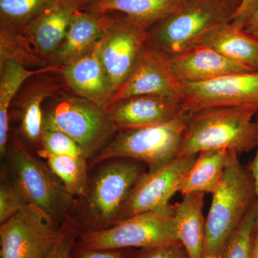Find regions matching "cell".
I'll return each mask as SVG.
<instances>
[{
    "label": "cell",
    "mask_w": 258,
    "mask_h": 258,
    "mask_svg": "<svg viewBox=\"0 0 258 258\" xmlns=\"http://www.w3.org/2000/svg\"><path fill=\"white\" fill-rule=\"evenodd\" d=\"M237 1H239L240 3H241V0H237Z\"/></svg>",
    "instance_id": "f35d334b"
},
{
    "label": "cell",
    "mask_w": 258,
    "mask_h": 258,
    "mask_svg": "<svg viewBox=\"0 0 258 258\" xmlns=\"http://www.w3.org/2000/svg\"><path fill=\"white\" fill-rule=\"evenodd\" d=\"M5 168H2L0 181V223H4L27 205Z\"/></svg>",
    "instance_id": "f546056e"
},
{
    "label": "cell",
    "mask_w": 258,
    "mask_h": 258,
    "mask_svg": "<svg viewBox=\"0 0 258 258\" xmlns=\"http://www.w3.org/2000/svg\"><path fill=\"white\" fill-rule=\"evenodd\" d=\"M58 0H0V24L22 28Z\"/></svg>",
    "instance_id": "4316f807"
},
{
    "label": "cell",
    "mask_w": 258,
    "mask_h": 258,
    "mask_svg": "<svg viewBox=\"0 0 258 258\" xmlns=\"http://www.w3.org/2000/svg\"><path fill=\"white\" fill-rule=\"evenodd\" d=\"M79 7L80 10H85L98 2V0H72Z\"/></svg>",
    "instance_id": "8d00e7d4"
},
{
    "label": "cell",
    "mask_w": 258,
    "mask_h": 258,
    "mask_svg": "<svg viewBox=\"0 0 258 258\" xmlns=\"http://www.w3.org/2000/svg\"><path fill=\"white\" fill-rule=\"evenodd\" d=\"M60 66L30 69L14 61L0 66V154L5 157L10 134V108L24 84L36 75L59 73Z\"/></svg>",
    "instance_id": "603a6c76"
},
{
    "label": "cell",
    "mask_w": 258,
    "mask_h": 258,
    "mask_svg": "<svg viewBox=\"0 0 258 258\" xmlns=\"http://www.w3.org/2000/svg\"><path fill=\"white\" fill-rule=\"evenodd\" d=\"M169 62L178 82H205L229 75L254 72L205 45H195L169 56Z\"/></svg>",
    "instance_id": "e0dca14e"
},
{
    "label": "cell",
    "mask_w": 258,
    "mask_h": 258,
    "mask_svg": "<svg viewBox=\"0 0 258 258\" xmlns=\"http://www.w3.org/2000/svg\"><path fill=\"white\" fill-rule=\"evenodd\" d=\"M8 61H14L30 69L50 66L32 50L18 28L0 24V66Z\"/></svg>",
    "instance_id": "484cf974"
},
{
    "label": "cell",
    "mask_w": 258,
    "mask_h": 258,
    "mask_svg": "<svg viewBox=\"0 0 258 258\" xmlns=\"http://www.w3.org/2000/svg\"><path fill=\"white\" fill-rule=\"evenodd\" d=\"M79 9L72 0H58L25 27L18 29L32 50L49 64L66 36L75 11Z\"/></svg>",
    "instance_id": "ac0fdd59"
},
{
    "label": "cell",
    "mask_w": 258,
    "mask_h": 258,
    "mask_svg": "<svg viewBox=\"0 0 258 258\" xmlns=\"http://www.w3.org/2000/svg\"><path fill=\"white\" fill-rule=\"evenodd\" d=\"M64 91L52 97L50 103L47 101L43 106L42 128L67 134L79 146L85 157L92 159L111 142L117 131L106 110Z\"/></svg>",
    "instance_id": "8992f818"
},
{
    "label": "cell",
    "mask_w": 258,
    "mask_h": 258,
    "mask_svg": "<svg viewBox=\"0 0 258 258\" xmlns=\"http://www.w3.org/2000/svg\"><path fill=\"white\" fill-rule=\"evenodd\" d=\"M37 148V154L41 158L46 155L84 156L81 148L69 136L54 129H42Z\"/></svg>",
    "instance_id": "f1b7e54d"
},
{
    "label": "cell",
    "mask_w": 258,
    "mask_h": 258,
    "mask_svg": "<svg viewBox=\"0 0 258 258\" xmlns=\"http://www.w3.org/2000/svg\"><path fill=\"white\" fill-rule=\"evenodd\" d=\"M99 42L83 57L60 66L59 74L68 91L108 111L114 92L100 57Z\"/></svg>",
    "instance_id": "9a60e30c"
},
{
    "label": "cell",
    "mask_w": 258,
    "mask_h": 258,
    "mask_svg": "<svg viewBox=\"0 0 258 258\" xmlns=\"http://www.w3.org/2000/svg\"><path fill=\"white\" fill-rule=\"evenodd\" d=\"M137 258H190L181 242L137 251Z\"/></svg>",
    "instance_id": "d6a6232c"
},
{
    "label": "cell",
    "mask_w": 258,
    "mask_h": 258,
    "mask_svg": "<svg viewBox=\"0 0 258 258\" xmlns=\"http://www.w3.org/2000/svg\"><path fill=\"white\" fill-rule=\"evenodd\" d=\"M181 1L182 0H98L82 10L97 14L120 13L149 30L174 11Z\"/></svg>",
    "instance_id": "cb8c5ba5"
},
{
    "label": "cell",
    "mask_w": 258,
    "mask_h": 258,
    "mask_svg": "<svg viewBox=\"0 0 258 258\" xmlns=\"http://www.w3.org/2000/svg\"><path fill=\"white\" fill-rule=\"evenodd\" d=\"M47 164L74 198L87 196L89 188L87 158L84 156L46 155Z\"/></svg>",
    "instance_id": "d4e9b609"
},
{
    "label": "cell",
    "mask_w": 258,
    "mask_h": 258,
    "mask_svg": "<svg viewBox=\"0 0 258 258\" xmlns=\"http://www.w3.org/2000/svg\"><path fill=\"white\" fill-rule=\"evenodd\" d=\"M5 158L10 178L27 203L41 209L60 225L72 215L76 199L68 192L47 163L32 155L16 136L10 139Z\"/></svg>",
    "instance_id": "277c9868"
},
{
    "label": "cell",
    "mask_w": 258,
    "mask_h": 258,
    "mask_svg": "<svg viewBox=\"0 0 258 258\" xmlns=\"http://www.w3.org/2000/svg\"><path fill=\"white\" fill-rule=\"evenodd\" d=\"M178 99L186 113L217 107H246L258 111V72L229 75L205 82H179Z\"/></svg>",
    "instance_id": "30bf717a"
},
{
    "label": "cell",
    "mask_w": 258,
    "mask_h": 258,
    "mask_svg": "<svg viewBox=\"0 0 258 258\" xmlns=\"http://www.w3.org/2000/svg\"><path fill=\"white\" fill-rule=\"evenodd\" d=\"M212 195L205 220L203 258H222L229 240L256 203L253 179L249 168L237 160L226 169Z\"/></svg>",
    "instance_id": "7a4b0ae2"
},
{
    "label": "cell",
    "mask_w": 258,
    "mask_h": 258,
    "mask_svg": "<svg viewBox=\"0 0 258 258\" xmlns=\"http://www.w3.org/2000/svg\"><path fill=\"white\" fill-rule=\"evenodd\" d=\"M81 232L78 219L72 215L68 217L61 224L60 235L55 246L44 258H72L73 249Z\"/></svg>",
    "instance_id": "4dcf8cb0"
},
{
    "label": "cell",
    "mask_w": 258,
    "mask_h": 258,
    "mask_svg": "<svg viewBox=\"0 0 258 258\" xmlns=\"http://www.w3.org/2000/svg\"><path fill=\"white\" fill-rule=\"evenodd\" d=\"M183 111L177 98L142 95L112 103L108 115L117 132L143 128L169 121Z\"/></svg>",
    "instance_id": "2e32d148"
},
{
    "label": "cell",
    "mask_w": 258,
    "mask_h": 258,
    "mask_svg": "<svg viewBox=\"0 0 258 258\" xmlns=\"http://www.w3.org/2000/svg\"><path fill=\"white\" fill-rule=\"evenodd\" d=\"M148 30L124 15L104 14V31L99 42L102 64L113 92L121 87L137 55L147 42Z\"/></svg>",
    "instance_id": "8fae6325"
},
{
    "label": "cell",
    "mask_w": 258,
    "mask_h": 258,
    "mask_svg": "<svg viewBox=\"0 0 258 258\" xmlns=\"http://www.w3.org/2000/svg\"><path fill=\"white\" fill-rule=\"evenodd\" d=\"M66 90L59 73L47 72L29 79L15 97L12 105L16 106L20 133L32 145L38 147L40 142L44 103Z\"/></svg>",
    "instance_id": "5bb4252c"
},
{
    "label": "cell",
    "mask_w": 258,
    "mask_h": 258,
    "mask_svg": "<svg viewBox=\"0 0 258 258\" xmlns=\"http://www.w3.org/2000/svg\"><path fill=\"white\" fill-rule=\"evenodd\" d=\"M258 111L246 107H217L188 113L187 125L177 157L212 149L248 152L257 147Z\"/></svg>",
    "instance_id": "6da1fadb"
},
{
    "label": "cell",
    "mask_w": 258,
    "mask_h": 258,
    "mask_svg": "<svg viewBox=\"0 0 258 258\" xmlns=\"http://www.w3.org/2000/svg\"><path fill=\"white\" fill-rule=\"evenodd\" d=\"M90 179L87 196L82 200V232L100 230L114 225L122 206L144 168L131 159L106 161Z\"/></svg>",
    "instance_id": "52a82bcc"
},
{
    "label": "cell",
    "mask_w": 258,
    "mask_h": 258,
    "mask_svg": "<svg viewBox=\"0 0 258 258\" xmlns=\"http://www.w3.org/2000/svg\"><path fill=\"white\" fill-rule=\"evenodd\" d=\"M238 154L229 149L200 152L181 183L179 192L213 194L220 186L227 168L238 160Z\"/></svg>",
    "instance_id": "44dd1931"
},
{
    "label": "cell",
    "mask_w": 258,
    "mask_h": 258,
    "mask_svg": "<svg viewBox=\"0 0 258 258\" xmlns=\"http://www.w3.org/2000/svg\"><path fill=\"white\" fill-rule=\"evenodd\" d=\"M60 226L41 209L27 204L0 225V257H46L57 242Z\"/></svg>",
    "instance_id": "9c48e42d"
},
{
    "label": "cell",
    "mask_w": 258,
    "mask_h": 258,
    "mask_svg": "<svg viewBox=\"0 0 258 258\" xmlns=\"http://www.w3.org/2000/svg\"><path fill=\"white\" fill-rule=\"evenodd\" d=\"M251 258H258V236L254 239L253 249H252V257Z\"/></svg>",
    "instance_id": "74e56055"
},
{
    "label": "cell",
    "mask_w": 258,
    "mask_h": 258,
    "mask_svg": "<svg viewBox=\"0 0 258 258\" xmlns=\"http://www.w3.org/2000/svg\"><path fill=\"white\" fill-rule=\"evenodd\" d=\"M188 116V113L183 111L164 123L117 132L111 142L91 159L90 166L113 159H131L144 163L148 171L160 169L177 157Z\"/></svg>",
    "instance_id": "5b68a950"
},
{
    "label": "cell",
    "mask_w": 258,
    "mask_h": 258,
    "mask_svg": "<svg viewBox=\"0 0 258 258\" xmlns=\"http://www.w3.org/2000/svg\"><path fill=\"white\" fill-rule=\"evenodd\" d=\"M257 219L256 203L229 240L222 258H251Z\"/></svg>",
    "instance_id": "83f0119b"
},
{
    "label": "cell",
    "mask_w": 258,
    "mask_h": 258,
    "mask_svg": "<svg viewBox=\"0 0 258 258\" xmlns=\"http://www.w3.org/2000/svg\"><path fill=\"white\" fill-rule=\"evenodd\" d=\"M178 90L179 82L171 73L169 56L146 42L139 51L128 78L115 93L112 103L142 95H159L178 99Z\"/></svg>",
    "instance_id": "4fadbf2b"
},
{
    "label": "cell",
    "mask_w": 258,
    "mask_h": 258,
    "mask_svg": "<svg viewBox=\"0 0 258 258\" xmlns=\"http://www.w3.org/2000/svg\"><path fill=\"white\" fill-rule=\"evenodd\" d=\"M244 29L246 32L258 38V7Z\"/></svg>",
    "instance_id": "d590c367"
},
{
    "label": "cell",
    "mask_w": 258,
    "mask_h": 258,
    "mask_svg": "<svg viewBox=\"0 0 258 258\" xmlns=\"http://www.w3.org/2000/svg\"><path fill=\"white\" fill-rule=\"evenodd\" d=\"M137 251L133 250V248L91 249L76 242L72 258H137Z\"/></svg>",
    "instance_id": "1f68e13d"
},
{
    "label": "cell",
    "mask_w": 258,
    "mask_h": 258,
    "mask_svg": "<svg viewBox=\"0 0 258 258\" xmlns=\"http://www.w3.org/2000/svg\"><path fill=\"white\" fill-rule=\"evenodd\" d=\"M195 45L210 47L229 60L258 72L257 37L232 22L217 25L205 32Z\"/></svg>",
    "instance_id": "ffe728a7"
},
{
    "label": "cell",
    "mask_w": 258,
    "mask_h": 258,
    "mask_svg": "<svg viewBox=\"0 0 258 258\" xmlns=\"http://www.w3.org/2000/svg\"><path fill=\"white\" fill-rule=\"evenodd\" d=\"M104 31V14L76 10L66 36L49 66H62L87 54L101 40Z\"/></svg>",
    "instance_id": "d6986e66"
},
{
    "label": "cell",
    "mask_w": 258,
    "mask_h": 258,
    "mask_svg": "<svg viewBox=\"0 0 258 258\" xmlns=\"http://www.w3.org/2000/svg\"><path fill=\"white\" fill-rule=\"evenodd\" d=\"M198 155L177 157L157 170L144 172L129 193L115 222L169 205Z\"/></svg>",
    "instance_id": "7c38bea8"
},
{
    "label": "cell",
    "mask_w": 258,
    "mask_h": 258,
    "mask_svg": "<svg viewBox=\"0 0 258 258\" xmlns=\"http://www.w3.org/2000/svg\"><path fill=\"white\" fill-rule=\"evenodd\" d=\"M204 198V193L186 194L182 195L181 202L173 205L178 237L190 258H203L205 237Z\"/></svg>",
    "instance_id": "7402d4cb"
},
{
    "label": "cell",
    "mask_w": 258,
    "mask_h": 258,
    "mask_svg": "<svg viewBox=\"0 0 258 258\" xmlns=\"http://www.w3.org/2000/svg\"><path fill=\"white\" fill-rule=\"evenodd\" d=\"M77 242L91 249H148L177 243L174 208L169 204L115 222L108 228L85 231Z\"/></svg>",
    "instance_id": "ba28073f"
},
{
    "label": "cell",
    "mask_w": 258,
    "mask_h": 258,
    "mask_svg": "<svg viewBox=\"0 0 258 258\" xmlns=\"http://www.w3.org/2000/svg\"><path fill=\"white\" fill-rule=\"evenodd\" d=\"M258 7V0H241L240 5L232 19V23L244 28Z\"/></svg>",
    "instance_id": "836d02e7"
},
{
    "label": "cell",
    "mask_w": 258,
    "mask_h": 258,
    "mask_svg": "<svg viewBox=\"0 0 258 258\" xmlns=\"http://www.w3.org/2000/svg\"><path fill=\"white\" fill-rule=\"evenodd\" d=\"M237 0H182L170 14L148 30L147 43L170 56L190 47L203 34L232 21Z\"/></svg>",
    "instance_id": "3957f363"
},
{
    "label": "cell",
    "mask_w": 258,
    "mask_h": 258,
    "mask_svg": "<svg viewBox=\"0 0 258 258\" xmlns=\"http://www.w3.org/2000/svg\"><path fill=\"white\" fill-rule=\"evenodd\" d=\"M256 125L257 128V152H256L255 157L253 161L249 165V169L253 179L254 191L256 195V208H257V219H256L255 227H254V239L258 236V113L257 118L255 119Z\"/></svg>",
    "instance_id": "e575fe53"
}]
</instances>
